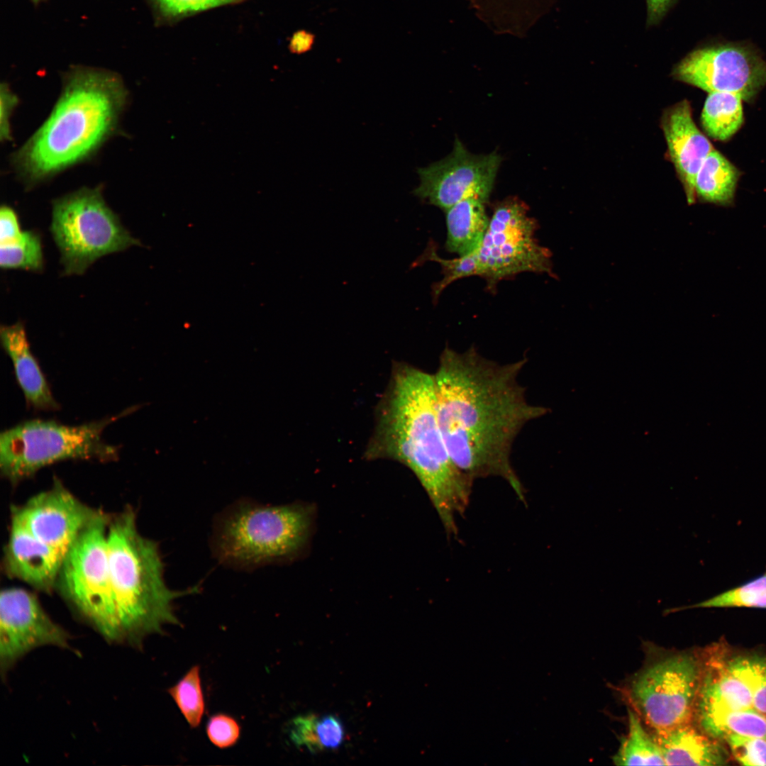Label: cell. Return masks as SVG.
Returning a JSON list of instances; mask_svg holds the SVG:
<instances>
[{
	"mask_svg": "<svg viewBox=\"0 0 766 766\" xmlns=\"http://www.w3.org/2000/svg\"><path fill=\"white\" fill-rule=\"evenodd\" d=\"M526 362L501 364L474 347L462 353L445 347L433 374L438 421L453 462L473 480L502 478L521 500L524 488L511 462L513 445L528 423L549 412L526 399L518 380Z\"/></svg>",
	"mask_w": 766,
	"mask_h": 766,
	"instance_id": "6da1fadb",
	"label": "cell"
},
{
	"mask_svg": "<svg viewBox=\"0 0 766 766\" xmlns=\"http://www.w3.org/2000/svg\"><path fill=\"white\" fill-rule=\"evenodd\" d=\"M367 460H396L409 468L449 534L469 504L474 480L453 462L438 421L433 374L395 362L376 409Z\"/></svg>",
	"mask_w": 766,
	"mask_h": 766,
	"instance_id": "7a4b0ae2",
	"label": "cell"
},
{
	"mask_svg": "<svg viewBox=\"0 0 766 766\" xmlns=\"http://www.w3.org/2000/svg\"><path fill=\"white\" fill-rule=\"evenodd\" d=\"M126 98L117 75L73 70L49 117L16 154L18 170L40 180L87 157L115 130Z\"/></svg>",
	"mask_w": 766,
	"mask_h": 766,
	"instance_id": "3957f363",
	"label": "cell"
},
{
	"mask_svg": "<svg viewBox=\"0 0 766 766\" xmlns=\"http://www.w3.org/2000/svg\"><path fill=\"white\" fill-rule=\"evenodd\" d=\"M107 548L118 645L141 648L148 636L162 633L166 626L180 624L174 601L198 593L199 587L181 591L168 587L159 545L140 533L131 507L110 516Z\"/></svg>",
	"mask_w": 766,
	"mask_h": 766,
	"instance_id": "277c9868",
	"label": "cell"
},
{
	"mask_svg": "<svg viewBox=\"0 0 766 766\" xmlns=\"http://www.w3.org/2000/svg\"><path fill=\"white\" fill-rule=\"evenodd\" d=\"M311 521L306 505L239 499L216 517L211 550L221 564L240 570L284 562L304 548Z\"/></svg>",
	"mask_w": 766,
	"mask_h": 766,
	"instance_id": "5b68a950",
	"label": "cell"
},
{
	"mask_svg": "<svg viewBox=\"0 0 766 766\" xmlns=\"http://www.w3.org/2000/svg\"><path fill=\"white\" fill-rule=\"evenodd\" d=\"M535 220L528 206L511 196L495 205L487 230L479 245L472 252L453 259L433 260L442 268L443 278L435 288L443 292L457 279L470 276L484 278L489 290L497 283L522 272L551 274L550 253L535 237Z\"/></svg>",
	"mask_w": 766,
	"mask_h": 766,
	"instance_id": "8992f818",
	"label": "cell"
},
{
	"mask_svg": "<svg viewBox=\"0 0 766 766\" xmlns=\"http://www.w3.org/2000/svg\"><path fill=\"white\" fill-rule=\"evenodd\" d=\"M137 409L79 426L34 419L6 429L0 435V470L12 484L33 476L44 467L66 460L118 459L117 447L102 438L104 429Z\"/></svg>",
	"mask_w": 766,
	"mask_h": 766,
	"instance_id": "52a82bcc",
	"label": "cell"
},
{
	"mask_svg": "<svg viewBox=\"0 0 766 766\" xmlns=\"http://www.w3.org/2000/svg\"><path fill=\"white\" fill-rule=\"evenodd\" d=\"M109 518L103 512L78 535L62 559L55 589L80 620L118 645L107 548Z\"/></svg>",
	"mask_w": 766,
	"mask_h": 766,
	"instance_id": "ba28073f",
	"label": "cell"
},
{
	"mask_svg": "<svg viewBox=\"0 0 766 766\" xmlns=\"http://www.w3.org/2000/svg\"><path fill=\"white\" fill-rule=\"evenodd\" d=\"M701 665L692 653L656 650L623 687L621 694L651 731L691 723Z\"/></svg>",
	"mask_w": 766,
	"mask_h": 766,
	"instance_id": "9c48e42d",
	"label": "cell"
},
{
	"mask_svg": "<svg viewBox=\"0 0 766 766\" xmlns=\"http://www.w3.org/2000/svg\"><path fill=\"white\" fill-rule=\"evenodd\" d=\"M50 231L66 275L82 274L99 258L141 245L106 205L99 189L84 188L56 199Z\"/></svg>",
	"mask_w": 766,
	"mask_h": 766,
	"instance_id": "30bf717a",
	"label": "cell"
},
{
	"mask_svg": "<svg viewBox=\"0 0 766 766\" xmlns=\"http://www.w3.org/2000/svg\"><path fill=\"white\" fill-rule=\"evenodd\" d=\"M672 74L709 93H733L751 103L766 85V62L753 45L717 43L689 52Z\"/></svg>",
	"mask_w": 766,
	"mask_h": 766,
	"instance_id": "8fae6325",
	"label": "cell"
},
{
	"mask_svg": "<svg viewBox=\"0 0 766 766\" xmlns=\"http://www.w3.org/2000/svg\"><path fill=\"white\" fill-rule=\"evenodd\" d=\"M501 160L496 152L471 153L456 138L446 157L418 169L420 184L413 194L444 211L471 198L487 203Z\"/></svg>",
	"mask_w": 766,
	"mask_h": 766,
	"instance_id": "7c38bea8",
	"label": "cell"
},
{
	"mask_svg": "<svg viewBox=\"0 0 766 766\" xmlns=\"http://www.w3.org/2000/svg\"><path fill=\"white\" fill-rule=\"evenodd\" d=\"M71 635L55 622L37 596L21 587L0 595V671L2 677L27 654L44 646L70 649Z\"/></svg>",
	"mask_w": 766,
	"mask_h": 766,
	"instance_id": "4fadbf2b",
	"label": "cell"
},
{
	"mask_svg": "<svg viewBox=\"0 0 766 766\" xmlns=\"http://www.w3.org/2000/svg\"><path fill=\"white\" fill-rule=\"evenodd\" d=\"M103 513L82 502L60 481L12 510L11 520L62 556L91 522Z\"/></svg>",
	"mask_w": 766,
	"mask_h": 766,
	"instance_id": "5bb4252c",
	"label": "cell"
},
{
	"mask_svg": "<svg viewBox=\"0 0 766 766\" xmlns=\"http://www.w3.org/2000/svg\"><path fill=\"white\" fill-rule=\"evenodd\" d=\"M661 126L670 161L684 189L687 201L694 203V182L705 158L714 149L708 138L698 128L687 100L667 108Z\"/></svg>",
	"mask_w": 766,
	"mask_h": 766,
	"instance_id": "9a60e30c",
	"label": "cell"
},
{
	"mask_svg": "<svg viewBox=\"0 0 766 766\" xmlns=\"http://www.w3.org/2000/svg\"><path fill=\"white\" fill-rule=\"evenodd\" d=\"M63 556L43 543L18 522L11 520L3 565L6 574L33 589L51 592L55 589Z\"/></svg>",
	"mask_w": 766,
	"mask_h": 766,
	"instance_id": "2e32d148",
	"label": "cell"
},
{
	"mask_svg": "<svg viewBox=\"0 0 766 766\" xmlns=\"http://www.w3.org/2000/svg\"><path fill=\"white\" fill-rule=\"evenodd\" d=\"M709 706L753 708L748 658L721 662L718 657H711L704 667L701 665L695 710Z\"/></svg>",
	"mask_w": 766,
	"mask_h": 766,
	"instance_id": "e0dca14e",
	"label": "cell"
},
{
	"mask_svg": "<svg viewBox=\"0 0 766 766\" xmlns=\"http://www.w3.org/2000/svg\"><path fill=\"white\" fill-rule=\"evenodd\" d=\"M0 338L2 347L11 360L16 380L27 403L38 409H58L44 374L31 353L23 323L2 326Z\"/></svg>",
	"mask_w": 766,
	"mask_h": 766,
	"instance_id": "ac0fdd59",
	"label": "cell"
},
{
	"mask_svg": "<svg viewBox=\"0 0 766 766\" xmlns=\"http://www.w3.org/2000/svg\"><path fill=\"white\" fill-rule=\"evenodd\" d=\"M652 733L665 765H722L728 760L721 745L714 738L699 731L692 722Z\"/></svg>",
	"mask_w": 766,
	"mask_h": 766,
	"instance_id": "d6986e66",
	"label": "cell"
},
{
	"mask_svg": "<svg viewBox=\"0 0 766 766\" xmlns=\"http://www.w3.org/2000/svg\"><path fill=\"white\" fill-rule=\"evenodd\" d=\"M487 202L477 199L462 200L445 212L446 250L458 256L466 255L479 245L487 230L489 218Z\"/></svg>",
	"mask_w": 766,
	"mask_h": 766,
	"instance_id": "ffe728a7",
	"label": "cell"
},
{
	"mask_svg": "<svg viewBox=\"0 0 766 766\" xmlns=\"http://www.w3.org/2000/svg\"><path fill=\"white\" fill-rule=\"evenodd\" d=\"M694 715L705 733L714 738L734 734L766 738V715L754 708L709 706L696 709Z\"/></svg>",
	"mask_w": 766,
	"mask_h": 766,
	"instance_id": "44dd1931",
	"label": "cell"
},
{
	"mask_svg": "<svg viewBox=\"0 0 766 766\" xmlns=\"http://www.w3.org/2000/svg\"><path fill=\"white\" fill-rule=\"evenodd\" d=\"M740 177L739 170L722 153L714 149L696 174L695 197L717 205H731Z\"/></svg>",
	"mask_w": 766,
	"mask_h": 766,
	"instance_id": "7402d4cb",
	"label": "cell"
},
{
	"mask_svg": "<svg viewBox=\"0 0 766 766\" xmlns=\"http://www.w3.org/2000/svg\"><path fill=\"white\" fill-rule=\"evenodd\" d=\"M743 101L733 93H709L701 116L706 134L718 141H726L736 134L744 122Z\"/></svg>",
	"mask_w": 766,
	"mask_h": 766,
	"instance_id": "603a6c76",
	"label": "cell"
},
{
	"mask_svg": "<svg viewBox=\"0 0 766 766\" xmlns=\"http://www.w3.org/2000/svg\"><path fill=\"white\" fill-rule=\"evenodd\" d=\"M289 736L296 746L318 752L339 748L345 738V729L341 721L333 716L320 718L308 714L292 720Z\"/></svg>",
	"mask_w": 766,
	"mask_h": 766,
	"instance_id": "cb8c5ba5",
	"label": "cell"
},
{
	"mask_svg": "<svg viewBox=\"0 0 766 766\" xmlns=\"http://www.w3.org/2000/svg\"><path fill=\"white\" fill-rule=\"evenodd\" d=\"M612 760L616 765H665L660 746L652 731L631 709L628 710V733Z\"/></svg>",
	"mask_w": 766,
	"mask_h": 766,
	"instance_id": "d4e9b609",
	"label": "cell"
},
{
	"mask_svg": "<svg viewBox=\"0 0 766 766\" xmlns=\"http://www.w3.org/2000/svg\"><path fill=\"white\" fill-rule=\"evenodd\" d=\"M730 607L766 609V570L762 574L708 599L689 606L673 607L665 613L694 608Z\"/></svg>",
	"mask_w": 766,
	"mask_h": 766,
	"instance_id": "484cf974",
	"label": "cell"
},
{
	"mask_svg": "<svg viewBox=\"0 0 766 766\" xmlns=\"http://www.w3.org/2000/svg\"><path fill=\"white\" fill-rule=\"evenodd\" d=\"M168 693L191 728L198 727L205 711L200 667L192 666Z\"/></svg>",
	"mask_w": 766,
	"mask_h": 766,
	"instance_id": "4316f807",
	"label": "cell"
},
{
	"mask_svg": "<svg viewBox=\"0 0 766 766\" xmlns=\"http://www.w3.org/2000/svg\"><path fill=\"white\" fill-rule=\"evenodd\" d=\"M0 265L6 270L40 271L43 267V256L39 234L32 231H23L17 242L0 245Z\"/></svg>",
	"mask_w": 766,
	"mask_h": 766,
	"instance_id": "83f0119b",
	"label": "cell"
},
{
	"mask_svg": "<svg viewBox=\"0 0 766 766\" xmlns=\"http://www.w3.org/2000/svg\"><path fill=\"white\" fill-rule=\"evenodd\" d=\"M733 755L747 766H766V738L731 735L725 738Z\"/></svg>",
	"mask_w": 766,
	"mask_h": 766,
	"instance_id": "f1b7e54d",
	"label": "cell"
},
{
	"mask_svg": "<svg viewBox=\"0 0 766 766\" xmlns=\"http://www.w3.org/2000/svg\"><path fill=\"white\" fill-rule=\"evenodd\" d=\"M210 742L220 749L233 746L239 740L240 726L231 716L220 713L211 716L206 726Z\"/></svg>",
	"mask_w": 766,
	"mask_h": 766,
	"instance_id": "f546056e",
	"label": "cell"
},
{
	"mask_svg": "<svg viewBox=\"0 0 766 766\" xmlns=\"http://www.w3.org/2000/svg\"><path fill=\"white\" fill-rule=\"evenodd\" d=\"M244 0H154L160 13L168 18H178L196 12Z\"/></svg>",
	"mask_w": 766,
	"mask_h": 766,
	"instance_id": "4dcf8cb0",
	"label": "cell"
},
{
	"mask_svg": "<svg viewBox=\"0 0 766 766\" xmlns=\"http://www.w3.org/2000/svg\"><path fill=\"white\" fill-rule=\"evenodd\" d=\"M753 708L766 715V659L748 658Z\"/></svg>",
	"mask_w": 766,
	"mask_h": 766,
	"instance_id": "1f68e13d",
	"label": "cell"
},
{
	"mask_svg": "<svg viewBox=\"0 0 766 766\" xmlns=\"http://www.w3.org/2000/svg\"><path fill=\"white\" fill-rule=\"evenodd\" d=\"M23 233L16 212L8 206H2L0 210V245L17 242Z\"/></svg>",
	"mask_w": 766,
	"mask_h": 766,
	"instance_id": "d6a6232c",
	"label": "cell"
},
{
	"mask_svg": "<svg viewBox=\"0 0 766 766\" xmlns=\"http://www.w3.org/2000/svg\"><path fill=\"white\" fill-rule=\"evenodd\" d=\"M0 93V136L2 140H6L11 138L9 119L17 104V97L6 84H1Z\"/></svg>",
	"mask_w": 766,
	"mask_h": 766,
	"instance_id": "836d02e7",
	"label": "cell"
},
{
	"mask_svg": "<svg viewBox=\"0 0 766 766\" xmlns=\"http://www.w3.org/2000/svg\"><path fill=\"white\" fill-rule=\"evenodd\" d=\"M676 0H646L647 24L654 26L666 15Z\"/></svg>",
	"mask_w": 766,
	"mask_h": 766,
	"instance_id": "e575fe53",
	"label": "cell"
},
{
	"mask_svg": "<svg viewBox=\"0 0 766 766\" xmlns=\"http://www.w3.org/2000/svg\"><path fill=\"white\" fill-rule=\"evenodd\" d=\"M314 35L305 30L296 31L289 40V51L294 54H303L309 51L314 43Z\"/></svg>",
	"mask_w": 766,
	"mask_h": 766,
	"instance_id": "d590c367",
	"label": "cell"
},
{
	"mask_svg": "<svg viewBox=\"0 0 766 766\" xmlns=\"http://www.w3.org/2000/svg\"><path fill=\"white\" fill-rule=\"evenodd\" d=\"M32 1H33V2H35V3H38V2H40V1H42V0H32Z\"/></svg>",
	"mask_w": 766,
	"mask_h": 766,
	"instance_id": "8d00e7d4",
	"label": "cell"
}]
</instances>
